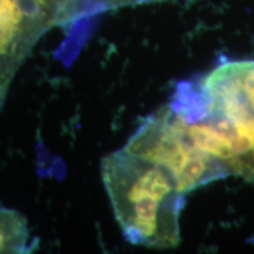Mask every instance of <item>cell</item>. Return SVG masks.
I'll list each match as a JSON object with an SVG mask.
<instances>
[{
    "label": "cell",
    "mask_w": 254,
    "mask_h": 254,
    "mask_svg": "<svg viewBox=\"0 0 254 254\" xmlns=\"http://www.w3.org/2000/svg\"><path fill=\"white\" fill-rule=\"evenodd\" d=\"M100 171L114 217L129 244L154 250L179 245L185 194L172 174L124 147L105 155Z\"/></svg>",
    "instance_id": "1"
},
{
    "label": "cell",
    "mask_w": 254,
    "mask_h": 254,
    "mask_svg": "<svg viewBox=\"0 0 254 254\" xmlns=\"http://www.w3.org/2000/svg\"><path fill=\"white\" fill-rule=\"evenodd\" d=\"M124 148L163 166L185 195L230 174L224 164L190 141L168 104L150 114Z\"/></svg>",
    "instance_id": "2"
},
{
    "label": "cell",
    "mask_w": 254,
    "mask_h": 254,
    "mask_svg": "<svg viewBox=\"0 0 254 254\" xmlns=\"http://www.w3.org/2000/svg\"><path fill=\"white\" fill-rule=\"evenodd\" d=\"M57 24L45 0H0V111L19 68L41 36Z\"/></svg>",
    "instance_id": "3"
},
{
    "label": "cell",
    "mask_w": 254,
    "mask_h": 254,
    "mask_svg": "<svg viewBox=\"0 0 254 254\" xmlns=\"http://www.w3.org/2000/svg\"><path fill=\"white\" fill-rule=\"evenodd\" d=\"M33 249L26 218L15 209L0 207V253L23 254Z\"/></svg>",
    "instance_id": "4"
},
{
    "label": "cell",
    "mask_w": 254,
    "mask_h": 254,
    "mask_svg": "<svg viewBox=\"0 0 254 254\" xmlns=\"http://www.w3.org/2000/svg\"><path fill=\"white\" fill-rule=\"evenodd\" d=\"M45 1L56 13L59 24L71 20L82 11V5L87 4L86 0H45Z\"/></svg>",
    "instance_id": "5"
},
{
    "label": "cell",
    "mask_w": 254,
    "mask_h": 254,
    "mask_svg": "<svg viewBox=\"0 0 254 254\" xmlns=\"http://www.w3.org/2000/svg\"><path fill=\"white\" fill-rule=\"evenodd\" d=\"M87 4L95 5L98 8H117L124 7V6H133V5H144V4H153V2H164L168 0H86Z\"/></svg>",
    "instance_id": "6"
},
{
    "label": "cell",
    "mask_w": 254,
    "mask_h": 254,
    "mask_svg": "<svg viewBox=\"0 0 254 254\" xmlns=\"http://www.w3.org/2000/svg\"><path fill=\"white\" fill-rule=\"evenodd\" d=\"M247 95H249L250 103L252 105L254 111V65L251 69L249 78H247Z\"/></svg>",
    "instance_id": "7"
}]
</instances>
